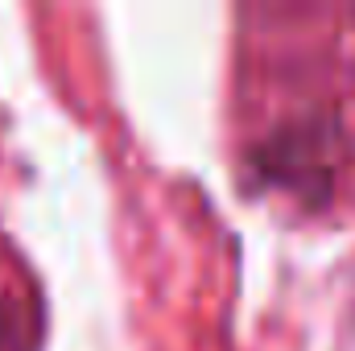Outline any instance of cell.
Wrapping results in <instances>:
<instances>
[{"label": "cell", "instance_id": "1", "mask_svg": "<svg viewBox=\"0 0 355 351\" xmlns=\"http://www.w3.org/2000/svg\"><path fill=\"white\" fill-rule=\"evenodd\" d=\"M12 331H17L12 310H8V302H0V351H8V343H12Z\"/></svg>", "mask_w": 355, "mask_h": 351}]
</instances>
